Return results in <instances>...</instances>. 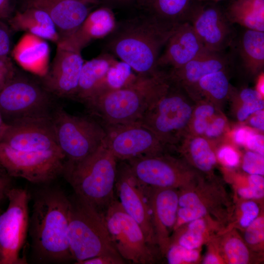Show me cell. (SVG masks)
Wrapping results in <instances>:
<instances>
[{"mask_svg": "<svg viewBox=\"0 0 264 264\" xmlns=\"http://www.w3.org/2000/svg\"><path fill=\"white\" fill-rule=\"evenodd\" d=\"M51 118L58 145L66 161H80L104 144L105 127L92 118L71 114L62 107L54 110Z\"/></svg>", "mask_w": 264, "mask_h": 264, "instance_id": "6", "label": "cell"}, {"mask_svg": "<svg viewBox=\"0 0 264 264\" xmlns=\"http://www.w3.org/2000/svg\"><path fill=\"white\" fill-rule=\"evenodd\" d=\"M26 6L46 12L55 25L60 40L72 35L91 12L90 4L75 0H25Z\"/></svg>", "mask_w": 264, "mask_h": 264, "instance_id": "20", "label": "cell"}, {"mask_svg": "<svg viewBox=\"0 0 264 264\" xmlns=\"http://www.w3.org/2000/svg\"><path fill=\"white\" fill-rule=\"evenodd\" d=\"M198 0H135L134 5L144 14L163 23L178 26L188 21Z\"/></svg>", "mask_w": 264, "mask_h": 264, "instance_id": "25", "label": "cell"}, {"mask_svg": "<svg viewBox=\"0 0 264 264\" xmlns=\"http://www.w3.org/2000/svg\"><path fill=\"white\" fill-rule=\"evenodd\" d=\"M198 1H219L220 0H198Z\"/></svg>", "mask_w": 264, "mask_h": 264, "instance_id": "57", "label": "cell"}, {"mask_svg": "<svg viewBox=\"0 0 264 264\" xmlns=\"http://www.w3.org/2000/svg\"><path fill=\"white\" fill-rule=\"evenodd\" d=\"M250 128L242 127L236 129L233 134L235 142L239 145L245 146L249 136L253 132Z\"/></svg>", "mask_w": 264, "mask_h": 264, "instance_id": "47", "label": "cell"}, {"mask_svg": "<svg viewBox=\"0 0 264 264\" xmlns=\"http://www.w3.org/2000/svg\"><path fill=\"white\" fill-rule=\"evenodd\" d=\"M242 168L249 175L264 176V155L252 151L246 152L243 156Z\"/></svg>", "mask_w": 264, "mask_h": 264, "instance_id": "35", "label": "cell"}, {"mask_svg": "<svg viewBox=\"0 0 264 264\" xmlns=\"http://www.w3.org/2000/svg\"><path fill=\"white\" fill-rule=\"evenodd\" d=\"M51 94L42 85L18 72L0 90V111L9 125L29 118L51 117Z\"/></svg>", "mask_w": 264, "mask_h": 264, "instance_id": "8", "label": "cell"}, {"mask_svg": "<svg viewBox=\"0 0 264 264\" xmlns=\"http://www.w3.org/2000/svg\"><path fill=\"white\" fill-rule=\"evenodd\" d=\"M230 62H238L248 73L255 75L264 66V32L244 28L237 33L229 47Z\"/></svg>", "mask_w": 264, "mask_h": 264, "instance_id": "22", "label": "cell"}, {"mask_svg": "<svg viewBox=\"0 0 264 264\" xmlns=\"http://www.w3.org/2000/svg\"><path fill=\"white\" fill-rule=\"evenodd\" d=\"M0 20V57H7L10 52L11 39L8 29Z\"/></svg>", "mask_w": 264, "mask_h": 264, "instance_id": "42", "label": "cell"}, {"mask_svg": "<svg viewBox=\"0 0 264 264\" xmlns=\"http://www.w3.org/2000/svg\"><path fill=\"white\" fill-rule=\"evenodd\" d=\"M17 71L9 56L0 57V90L16 75Z\"/></svg>", "mask_w": 264, "mask_h": 264, "instance_id": "38", "label": "cell"}, {"mask_svg": "<svg viewBox=\"0 0 264 264\" xmlns=\"http://www.w3.org/2000/svg\"><path fill=\"white\" fill-rule=\"evenodd\" d=\"M242 215L239 220V225L246 228L258 217L260 208L258 204L253 200L243 202L240 206Z\"/></svg>", "mask_w": 264, "mask_h": 264, "instance_id": "37", "label": "cell"}, {"mask_svg": "<svg viewBox=\"0 0 264 264\" xmlns=\"http://www.w3.org/2000/svg\"><path fill=\"white\" fill-rule=\"evenodd\" d=\"M181 88L170 80L163 93L138 121L167 146L178 140L193 116V106Z\"/></svg>", "mask_w": 264, "mask_h": 264, "instance_id": "7", "label": "cell"}, {"mask_svg": "<svg viewBox=\"0 0 264 264\" xmlns=\"http://www.w3.org/2000/svg\"><path fill=\"white\" fill-rule=\"evenodd\" d=\"M226 126V120L222 117H218L209 122L204 134L207 137L215 138L220 136Z\"/></svg>", "mask_w": 264, "mask_h": 264, "instance_id": "41", "label": "cell"}, {"mask_svg": "<svg viewBox=\"0 0 264 264\" xmlns=\"http://www.w3.org/2000/svg\"><path fill=\"white\" fill-rule=\"evenodd\" d=\"M239 96L242 102L258 100L264 98L256 89L250 88L242 89L239 93Z\"/></svg>", "mask_w": 264, "mask_h": 264, "instance_id": "48", "label": "cell"}, {"mask_svg": "<svg viewBox=\"0 0 264 264\" xmlns=\"http://www.w3.org/2000/svg\"><path fill=\"white\" fill-rule=\"evenodd\" d=\"M248 183L249 186L264 190V178L263 176L250 175L248 177Z\"/></svg>", "mask_w": 264, "mask_h": 264, "instance_id": "51", "label": "cell"}, {"mask_svg": "<svg viewBox=\"0 0 264 264\" xmlns=\"http://www.w3.org/2000/svg\"><path fill=\"white\" fill-rule=\"evenodd\" d=\"M164 48L156 63L157 69L179 68L206 50L188 22L176 28Z\"/></svg>", "mask_w": 264, "mask_h": 264, "instance_id": "19", "label": "cell"}, {"mask_svg": "<svg viewBox=\"0 0 264 264\" xmlns=\"http://www.w3.org/2000/svg\"><path fill=\"white\" fill-rule=\"evenodd\" d=\"M188 150L193 163L200 171L207 173L214 168L217 162L216 156L204 138H193L189 143Z\"/></svg>", "mask_w": 264, "mask_h": 264, "instance_id": "30", "label": "cell"}, {"mask_svg": "<svg viewBox=\"0 0 264 264\" xmlns=\"http://www.w3.org/2000/svg\"><path fill=\"white\" fill-rule=\"evenodd\" d=\"M104 144L117 160L164 154L167 145L139 122L104 126Z\"/></svg>", "mask_w": 264, "mask_h": 264, "instance_id": "12", "label": "cell"}, {"mask_svg": "<svg viewBox=\"0 0 264 264\" xmlns=\"http://www.w3.org/2000/svg\"><path fill=\"white\" fill-rule=\"evenodd\" d=\"M226 70H221L205 75L188 93L198 91L212 99L223 100L230 93L231 88Z\"/></svg>", "mask_w": 264, "mask_h": 264, "instance_id": "28", "label": "cell"}, {"mask_svg": "<svg viewBox=\"0 0 264 264\" xmlns=\"http://www.w3.org/2000/svg\"><path fill=\"white\" fill-rule=\"evenodd\" d=\"M65 157L60 150L23 151L0 142V166L11 177L32 183H48L62 175Z\"/></svg>", "mask_w": 264, "mask_h": 264, "instance_id": "9", "label": "cell"}, {"mask_svg": "<svg viewBox=\"0 0 264 264\" xmlns=\"http://www.w3.org/2000/svg\"><path fill=\"white\" fill-rule=\"evenodd\" d=\"M264 108V99L258 100L242 102V105L237 112L239 121L243 122L250 116Z\"/></svg>", "mask_w": 264, "mask_h": 264, "instance_id": "40", "label": "cell"}, {"mask_svg": "<svg viewBox=\"0 0 264 264\" xmlns=\"http://www.w3.org/2000/svg\"><path fill=\"white\" fill-rule=\"evenodd\" d=\"M223 10L233 24L264 32V0H232Z\"/></svg>", "mask_w": 264, "mask_h": 264, "instance_id": "27", "label": "cell"}, {"mask_svg": "<svg viewBox=\"0 0 264 264\" xmlns=\"http://www.w3.org/2000/svg\"><path fill=\"white\" fill-rule=\"evenodd\" d=\"M84 62L81 51L59 41L54 59L43 75L42 86L51 95L74 98Z\"/></svg>", "mask_w": 264, "mask_h": 264, "instance_id": "16", "label": "cell"}, {"mask_svg": "<svg viewBox=\"0 0 264 264\" xmlns=\"http://www.w3.org/2000/svg\"><path fill=\"white\" fill-rule=\"evenodd\" d=\"M69 200L68 241L75 264L100 255L122 258L111 240L105 212L76 195Z\"/></svg>", "mask_w": 264, "mask_h": 264, "instance_id": "5", "label": "cell"}, {"mask_svg": "<svg viewBox=\"0 0 264 264\" xmlns=\"http://www.w3.org/2000/svg\"><path fill=\"white\" fill-rule=\"evenodd\" d=\"M125 263V260L121 258L100 255L82 261L78 264H123Z\"/></svg>", "mask_w": 264, "mask_h": 264, "instance_id": "44", "label": "cell"}, {"mask_svg": "<svg viewBox=\"0 0 264 264\" xmlns=\"http://www.w3.org/2000/svg\"><path fill=\"white\" fill-rule=\"evenodd\" d=\"M202 263L204 264H219L220 263V260L219 256L215 253L210 252L204 257Z\"/></svg>", "mask_w": 264, "mask_h": 264, "instance_id": "53", "label": "cell"}, {"mask_svg": "<svg viewBox=\"0 0 264 264\" xmlns=\"http://www.w3.org/2000/svg\"><path fill=\"white\" fill-rule=\"evenodd\" d=\"M133 71L126 63L116 60L110 66L103 84L96 95L106 90L117 89L128 86L137 76V73L133 72Z\"/></svg>", "mask_w": 264, "mask_h": 264, "instance_id": "29", "label": "cell"}, {"mask_svg": "<svg viewBox=\"0 0 264 264\" xmlns=\"http://www.w3.org/2000/svg\"><path fill=\"white\" fill-rule=\"evenodd\" d=\"M246 242L251 245L260 244L264 240V219L258 217L248 227L244 234Z\"/></svg>", "mask_w": 264, "mask_h": 264, "instance_id": "36", "label": "cell"}, {"mask_svg": "<svg viewBox=\"0 0 264 264\" xmlns=\"http://www.w3.org/2000/svg\"><path fill=\"white\" fill-rule=\"evenodd\" d=\"M249 119V124L261 131L264 130V111L260 110L254 113Z\"/></svg>", "mask_w": 264, "mask_h": 264, "instance_id": "50", "label": "cell"}, {"mask_svg": "<svg viewBox=\"0 0 264 264\" xmlns=\"http://www.w3.org/2000/svg\"><path fill=\"white\" fill-rule=\"evenodd\" d=\"M107 228L116 250L124 260L133 264L154 262L151 246L139 224L122 208L115 198L105 212Z\"/></svg>", "mask_w": 264, "mask_h": 264, "instance_id": "11", "label": "cell"}, {"mask_svg": "<svg viewBox=\"0 0 264 264\" xmlns=\"http://www.w3.org/2000/svg\"><path fill=\"white\" fill-rule=\"evenodd\" d=\"M25 189L11 187L6 194L7 209L0 214V264H23L20 257L29 228L28 202Z\"/></svg>", "mask_w": 264, "mask_h": 264, "instance_id": "10", "label": "cell"}, {"mask_svg": "<svg viewBox=\"0 0 264 264\" xmlns=\"http://www.w3.org/2000/svg\"><path fill=\"white\" fill-rule=\"evenodd\" d=\"M117 23L111 8L103 6L91 11L72 35L59 41L81 51L91 42L109 36Z\"/></svg>", "mask_w": 264, "mask_h": 264, "instance_id": "23", "label": "cell"}, {"mask_svg": "<svg viewBox=\"0 0 264 264\" xmlns=\"http://www.w3.org/2000/svg\"><path fill=\"white\" fill-rule=\"evenodd\" d=\"M264 136L253 132L248 137L245 146L250 151L264 155Z\"/></svg>", "mask_w": 264, "mask_h": 264, "instance_id": "43", "label": "cell"}, {"mask_svg": "<svg viewBox=\"0 0 264 264\" xmlns=\"http://www.w3.org/2000/svg\"><path fill=\"white\" fill-rule=\"evenodd\" d=\"M0 142L19 151L60 150L51 117L23 119L9 124Z\"/></svg>", "mask_w": 264, "mask_h": 264, "instance_id": "17", "label": "cell"}, {"mask_svg": "<svg viewBox=\"0 0 264 264\" xmlns=\"http://www.w3.org/2000/svg\"><path fill=\"white\" fill-rule=\"evenodd\" d=\"M231 64L228 54L205 50L182 66L167 72L170 80L188 91L205 75L227 69Z\"/></svg>", "mask_w": 264, "mask_h": 264, "instance_id": "21", "label": "cell"}, {"mask_svg": "<svg viewBox=\"0 0 264 264\" xmlns=\"http://www.w3.org/2000/svg\"><path fill=\"white\" fill-rule=\"evenodd\" d=\"M193 128L198 135L204 133L209 123V119L215 113V108L210 104H205L198 106L193 112Z\"/></svg>", "mask_w": 264, "mask_h": 264, "instance_id": "34", "label": "cell"}, {"mask_svg": "<svg viewBox=\"0 0 264 264\" xmlns=\"http://www.w3.org/2000/svg\"><path fill=\"white\" fill-rule=\"evenodd\" d=\"M256 90L262 96L264 95V73L262 72L260 75L257 83Z\"/></svg>", "mask_w": 264, "mask_h": 264, "instance_id": "54", "label": "cell"}, {"mask_svg": "<svg viewBox=\"0 0 264 264\" xmlns=\"http://www.w3.org/2000/svg\"><path fill=\"white\" fill-rule=\"evenodd\" d=\"M8 125H7L3 120L1 112L0 111V141L6 130Z\"/></svg>", "mask_w": 264, "mask_h": 264, "instance_id": "55", "label": "cell"}, {"mask_svg": "<svg viewBox=\"0 0 264 264\" xmlns=\"http://www.w3.org/2000/svg\"><path fill=\"white\" fill-rule=\"evenodd\" d=\"M84 2L91 5H98L100 4H104L105 0H75Z\"/></svg>", "mask_w": 264, "mask_h": 264, "instance_id": "56", "label": "cell"}, {"mask_svg": "<svg viewBox=\"0 0 264 264\" xmlns=\"http://www.w3.org/2000/svg\"><path fill=\"white\" fill-rule=\"evenodd\" d=\"M187 22L205 48L211 51L224 52L237 33L234 24L226 17L223 8L216 1L198 0Z\"/></svg>", "mask_w": 264, "mask_h": 264, "instance_id": "13", "label": "cell"}, {"mask_svg": "<svg viewBox=\"0 0 264 264\" xmlns=\"http://www.w3.org/2000/svg\"><path fill=\"white\" fill-rule=\"evenodd\" d=\"M165 255L170 264L195 263L199 257V252L197 249H187L175 243L169 245Z\"/></svg>", "mask_w": 264, "mask_h": 264, "instance_id": "33", "label": "cell"}, {"mask_svg": "<svg viewBox=\"0 0 264 264\" xmlns=\"http://www.w3.org/2000/svg\"><path fill=\"white\" fill-rule=\"evenodd\" d=\"M29 232L34 257L40 263L73 260L68 241L69 198L61 189L47 187L33 199Z\"/></svg>", "mask_w": 264, "mask_h": 264, "instance_id": "1", "label": "cell"}, {"mask_svg": "<svg viewBox=\"0 0 264 264\" xmlns=\"http://www.w3.org/2000/svg\"><path fill=\"white\" fill-rule=\"evenodd\" d=\"M135 0H105L104 6L111 8L113 6H126L134 4Z\"/></svg>", "mask_w": 264, "mask_h": 264, "instance_id": "52", "label": "cell"}, {"mask_svg": "<svg viewBox=\"0 0 264 264\" xmlns=\"http://www.w3.org/2000/svg\"><path fill=\"white\" fill-rule=\"evenodd\" d=\"M237 192L240 197L246 199H261L264 196V190L250 186L240 188Z\"/></svg>", "mask_w": 264, "mask_h": 264, "instance_id": "45", "label": "cell"}, {"mask_svg": "<svg viewBox=\"0 0 264 264\" xmlns=\"http://www.w3.org/2000/svg\"><path fill=\"white\" fill-rule=\"evenodd\" d=\"M117 165L115 189L122 208L140 226L147 242L156 244L146 188L136 178L127 162Z\"/></svg>", "mask_w": 264, "mask_h": 264, "instance_id": "15", "label": "cell"}, {"mask_svg": "<svg viewBox=\"0 0 264 264\" xmlns=\"http://www.w3.org/2000/svg\"><path fill=\"white\" fill-rule=\"evenodd\" d=\"M145 188L156 244L165 254L176 220L179 192L175 188Z\"/></svg>", "mask_w": 264, "mask_h": 264, "instance_id": "18", "label": "cell"}, {"mask_svg": "<svg viewBox=\"0 0 264 264\" xmlns=\"http://www.w3.org/2000/svg\"><path fill=\"white\" fill-rule=\"evenodd\" d=\"M223 251L227 262L231 264H246L250 260V254L248 248L237 236H231L225 241Z\"/></svg>", "mask_w": 264, "mask_h": 264, "instance_id": "32", "label": "cell"}, {"mask_svg": "<svg viewBox=\"0 0 264 264\" xmlns=\"http://www.w3.org/2000/svg\"><path fill=\"white\" fill-rule=\"evenodd\" d=\"M109 52L84 62L74 99L86 103L99 91L110 66L116 61Z\"/></svg>", "mask_w": 264, "mask_h": 264, "instance_id": "26", "label": "cell"}, {"mask_svg": "<svg viewBox=\"0 0 264 264\" xmlns=\"http://www.w3.org/2000/svg\"><path fill=\"white\" fill-rule=\"evenodd\" d=\"M13 15L11 0H0V20L8 21Z\"/></svg>", "mask_w": 264, "mask_h": 264, "instance_id": "49", "label": "cell"}, {"mask_svg": "<svg viewBox=\"0 0 264 264\" xmlns=\"http://www.w3.org/2000/svg\"><path fill=\"white\" fill-rule=\"evenodd\" d=\"M12 177L0 166V203L5 198L8 191L12 187Z\"/></svg>", "mask_w": 264, "mask_h": 264, "instance_id": "46", "label": "cell"}, {"mask_svg": "<svg viewBox=\"0 0 264 264\" xmlns=\"http://www.w3.org/2000/svg\"><path fill=\"white\" fill-rule=\"evenodd\" d=\"M178 26L141 13L117 22L106 37L105 47L107 52L128 64L136 73L152 74L159 70L156 63L161 50Z\"/></svg>", "mask_w": 264, "mask_h": 264, "instance_id": "2", "label": "cell"}, {"mask_svg": "<svg viewBox=\"0 0 264 264\" xmlns=\"http://www.w3.org/2000/svg\"><path fill=\"white\" fill-rule=\"evenodd\" d=\"M127 161L144 185L156 188H186L193 174L179 160L164 154L142 156Z\"/></svg>", "mask_w": 264, "mask_h": 264, "instance_id": "14", "label": "cell"}, {"mask_svg": "<svg viewBox=\"0 0 264 264\" xmlns=\"http://www.w3.org/2000/svg\"><path fill=\"white\" fill-rule=\"evenodd\" d=\"M167 72L159 70L148 75L137 74L123 88L106 90L86 103L104 126L138 121L168 86Z\"/></svg>", "mask_w": 264, "mask_h": 264, "instance_id": "3", "label": "cell"}, {"mask_svg": "<svg viewBox=\"0 0 264 264\" xmlns=\"http://www.w3.org/2000/svg\"><path fill=\"white\" fill-rule=\"evenodd\" d=\"M117 160L103 144L80 161H66L62 175L75 195L105 212L115 199Z\"/></svg>", "mask_w": 264, "mask_h": 264, "instance_id": "4", "label": "cell"}, {"mask_svg": "<svg viewBox=\"0 0 264 264\" xmlns=\"http://www.w3.org/2000/svg\"><path fill=\"white\" fill-rule=\"evenodd\" d=\"M220 161L229 168L237 167L240 163V157L238 153L229 146L220 148L217 154Z\"/></svg>", "mask_w": 264, "mask_h": 264, "instance_id": "39", "label": "cell"}, {"mask_svg": "<svg viewBox=\"0 0 264 264\" xmlns=\"http://www.w3.org/2000/svg\"><path fill=\"white\" fill-rule=\"evenodd\" d=\"M207 228L204 218L192 220L188 223L184 231L171 239L169 245L175 243L187 249H197L204 242Z\"/></svg>", "mask_w": 264, "mask_h": 264, "instance_id": "31", "label": "cell"}, {"mask_svg": "<svg viewBox=\"0 0 264 264\" xmlns=\"http://www.w3.org/2000/svg\"><path fill=\"white\" fill-rule=\"evenodd\" d=\"M12 28L17 31H25L42 39L56 44L60 36L53 22L44 11L32 6L13 14L8 21Z\"/></svg>", "mask_w": 264, "mask_h": 264, "instance_id": "24", "label": "cell"}]
</instances>
